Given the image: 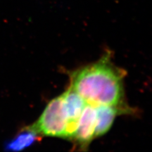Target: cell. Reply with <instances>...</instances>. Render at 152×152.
Instances as JSON below:
<instances>
[{
	"instance_id": "6",
	"label": "cell",
	"mask_w": 152,
	"mask_h": 152,
	"mask_svg": "<svg viewBox=\"0 0 152 152\" xmlns=\"http://www.w3.org/2000/svg\"><path fill=\"white\" fill-rule=\"evenodd\" d=\"M40 135L33 130L30 126L23 128L18 134L4 145L7 151L18 152L31 147L39 140Z\"/></svg>"
},
{
	"instance_id": "3",
	"label": "cell",
	"mask_w": 152,
	"mask_h": 152,
	"mask_svg": "<svg viewBox=\"0 0 152 152\" xmlns=\"http://www.w3.org/2000/svg\"><path fill=\"white\" fill-rule=\"evenodd\" d=\"M96 109L88 104L84 107L72 140L81 148L86 149L94 137Z\"/></svg>"
},
{
	"instance_id": "2",
	"label": "cell",
	"mask_w": 152,
	"mask_h": 152,
	"mask_svg": "<svg viewBox=\"0 0 152 152\" xmlns=\"http://www.w3.org/2000/svg\"><path fill=\"white\" fill-rule=\"evenodd\" d=\"M68 119L62 94L51 100L37 121L30 126L40 136L66 137Z\"/></svg>"
},
{
	"instance_id": "4",
	"label": "cell",
	"mask_w": 152,
	"mask_h": 152,
	"mask_svg": "<svg viewBox=\"0 0 152 152\" xmlns=\"http://www.w3.org/2000/svg\"><path fill=\"white\" fill-rule=\"evenodd\" d=\"M62 96L68 119L66 138L72 140L79 118L87 103L77 93L70 87L62 94Z\"/></svg>"
},
{
	"instance_id": "5",
	"label": "cell",
	"mask_w": 152,
	"mask_h": 152,
	"mask_svg": "<svg viewBox=\"0 0 152 152\" xmlns=\"http://www.w3.org/2000/svg\"><path fill=\"white\" fill-rule=\"evenodd\" d=\"M96 109V126L94 137L104 135L110 130L117 115L127 113L129 107L99 105L94 107Z\"/></svg>"
},
{
	"instance_id": "1",
	"label": "cell",
	"mask_w": 152,
	"mask_h": 152,
	"mask_svg": "<svg viewBox=\"0 0 152 152\" xmlns=\"http://www.w3.org/2000/svg\"><path fill=\"white\" fill-rule=\"evenodd\" d=\"M106 53L96 62L70 72V88L88 104L128 107L124 105V72L114 65Z\"/></svg>"
}]
</instances>
